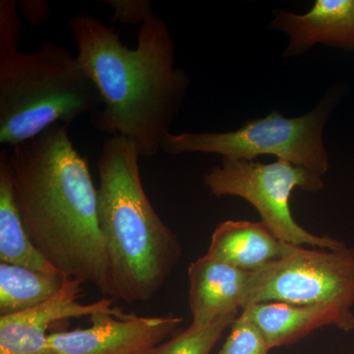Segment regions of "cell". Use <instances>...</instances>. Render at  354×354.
I'll list each match as a JSON object with an SVG mask.
<instances>
[{"label":"cell","instance_id":"15","mask_svg":"<svg viewBox=\"0 0 354 354\" xmlns=\"http://www.w3.org/2000/svg\"><path fill=\"white\" fill-rule=\"evenodd\" d=\"M68 277L0 263V316L12 315L48 301Z\"/></svg>","mask_w":354,"mask_h":354},{"label":"cell","instance_id":"20","mask_svg":"<svg viewBox=\"0 0 354 354\" xmlns=\"http://www.w3.org/2000/svg\"><path fill=\"white\" fill-rule=\"evenodd\" d=\"M21 13L32 26H39L46 22L50 13V4L44 0H21Z\"/></svg>","mask_w":354,"mask_h":354},{"label":"cell","instance_id":"1","mask_svg":"<svg viewBox=\"0 0 354 354\" xmlns=\"http://www.w3.org/2000/svg\"><path fill=\"white\" fill-rule=\"evenodd\" d=\"M7 165L21 218L39 252L65 276L115 299L97 220V188L68 127L53 125L12 147Z\"/></svg>","mask_w":354,"mask_h":354},{"label":"cell","instance_id":"18","mask_svg":"<svg viewBox=\"0 0 354 354\" xmlns=\"http://www.w3.org/2000/svg\"><path fill=\"white\" fill-rule=\"evenodd\" d=\"M21 23L14 0L0 1V57L17 53Z\"/></svg>","mask_w":354,"mask_h":354},{"label":"cell","instance_id":"13","mask_svg":"<svg viewBox=\"0 0 354 354\" xmlns=\"http://www.w3.org/2000/svg\"><path fill=\"white\" fill-rule=\"evenodd\" d=\"M288 245L262 221H227L214 230L207 255L244 271L255 272L279 259Z\"/></svg>","mask_w":354,"mask_h":354},{"label":"cell","instance_id":"12","mask_svg":"<svg viewBox=\"0 0 354 354\" xmlns=\"http://www.w3.org/2000/svg\"><path fill=\"white\" fill-rule=\"evenodd\" d=\"M252 272L204 255L191 263L189 306L192 324L206 325L218 317L241 310V297Z\"/></svg>","mask_w":354,"mask_h":354},{"label":"cell","instance_id":"8","mask_svg":"<svg viewBox=\"0 0 354 354\" xmlns=\"http://www.w3.org/2000/svg\"><path fill=\"white\" fill-rule=\"evenodd\" d=\"M85 329L50 334L55 354H152L183 322L180 317H146L118 309L88 317Z\"/></svg>","mask_w":354,"mask_h":354},{"label":"cell","instance_id":"3","mask_svg":"<svg viewBox=\"0 0 354 354\" xmlns=\"http://www.w3.org/2000/svg\"><path fill=\"white\" fill-rule=\"evenodd\" d=\"M140 153L121 135L104 140L97 158V220L115 299H152L183 256L178 237L158 215L142 183Z\"/></svg>","mask_w":354,"mask_h":354},{"label":"cell","instance_id":"11","mask_svg":"<svg viewBox=\"0 0 354 354\" xmlns=\"http://www.w3.org/2000/svg\"><path fill=\"white\" fill-rule=\"evenodd\" d=\"M274 14L272 27L290 36L286 57L304 53L317 44L354 50V0H317L305 14Z\"/></svg>","mask_w":354,"mask_h":354},{"label":"cell","instance_id":"9","mask_svg":"<svg viewBox=\"0 0 354 354\" xmlns=\"http://www.w3.org/2000/svg\"><path fill=\"white\" fill-rule=\"evenodd\" d=\"M81 279L67 278L62 290L48 301L12 315L0 316V354H55L48 344L53 324L71 318L113 311V298L93 304L79 301Z\"/></svg>","mask_w":354,"mask_h":354},{"label":"cell","instance_id":"2","mask_svg":"<svg viewBox=\"0 0 354 354\" xmlns=\"http://www.w3.org/2000/svg\"><path fill=\"white\" fill-rule=\"evenodd\" d=\"M70 28L76 57L104 104L93 115L95 127L127 137L140 157L157 155L188 87L187 76L174 66L169 28L152 14L140 26L135 48H127L113 28L88 13L72 17Z\"/></svg>","mask_w":354,"mask_h":354},{"label":"cell","instance_id":"16","mask_svg":"<svg viewBox=\"0 0 354 354\" xmlns=\"http://www.w3.org/2000/svg\"><path fill=\"white\" fill-rule=\"evenodd\" d=\"M239 315V311H232L206 325L191 323L187 329L160 344L152 354H211L223 332L232 327Z\"/></svg>","mask_w":354,"mask_h":354},{"label":"cell","instance_id":"6","mask_svg":"<svg viewBox=\"0 0 354 354\" xmlns=\"http://www.w3.org/2000/svg\"><path fill=\"white\" fill-rule=\"evenodd\" d=\"M205 185L215 196L241 197L257 209L279 241L292 245L335 249L344 242L319 236L302 227L293 218L290 197L295 188L317 193L322 190V176L278 160L272 164L223 158L221 167L205 176Z\"/></svg>","mask_w":354,"mask_h":354},{"label":"cell","instance_id":"19","mask_svg":"<svg viewBox=\"0 0 354 354\" xmlns=\"http://www.w3.org/2000/svg\"><path fill=\"white\" fill-rule=\"evenodd\" d=\"M113 10V20L122 24L141 26L150 17L153 6L149 0H106Z\"/></svg>","mask_w":354,"mask_h":354},{"label":"cell","instance_id":"7","mask_svg":"<svg viewBox=\"0 0 354 354\" xmlns=\"http://www.w3.org/2000/svg\"><path fill=\"white\" fill-rule=\"evenodd\" d=\"M278 301L354 307V248L288 245L279 259L252 272L241 297L247 305Z\"/></svg>","mask_w":354,"mask_h":354},{"label":"cell","instance_id":"10","mask_svg":"<svg viewBox=\"0 0 354 354\" xmlns=\"http://www.w3.org/2000/svg\"><path fill=\"white\" fill-rule=\"evenodd\" d=\"M241 312L255 324L271 349L290 346L325 327L354 330L353 309L337 304L260 302L247 305Z\"/></svg>","mask_w":354,"mask_h":354},{"label":"cell","instance_id":"14","mask_svg":"<svg viewBox=\"0 0 354 354\" xmlns=\"http://www.w3.org/2000/svg\"><path fill=\"white\" fill-rule=\"evenodd\" d=\"M0 263L34 271L59 272L39 252L26 230L16 205L6 151L0 153Z\"/></svg>","mask_w":354,"mask_h":354},{"label":"cell","instance_id":"4","mask_svg":"<svg viewBox=\"0 0 354 354\" xmlns=\"http://www.w3.org/2000/svg\"><path fill=\"white\" fill-rule=\"evenodd\" d=\"M102 104L78 58L50 41L0 57V143L14 147Z\"/></svg>","mask_w":354,"mask_h":354},{"label":"cell","instance_id":"17","mask_svg":"<svg viewBox=\"0 0 354 354\" xmlns=\"http://www.w3.org/2000/svg\"><path fill=\"white\" fill-rule=\"evenodd\" d=\"M271 348L264 335L255 324L241 312L218 354H269Z\"/></svg>","mask_w":354,"mask_h":354},{"label":"cell","instance_id":"5","mask_svg":"<svg viewBox=\"0 0 354 354\" xmlns=\"http://www.w3.org/2000/svg\"><path fill=\"white\" fill-rule=\"evenodd\" d=\"M329 111L327 102L297 118H286L274 111L267 118L249 121L234 131L169 133L160 151L169 155L218 153L223 158L244 160L272 155L322 176L329 169L323 143Z\"/></svg>","mask_w":354,"mask_h":354}]
</instances>
